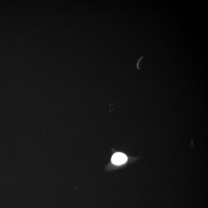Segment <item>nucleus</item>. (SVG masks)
Wrapping results in <instances>:
<instances>
[{
  "label": "nucleus",
  "instance_id": "1",
  "mask_svg": "<svg viewBox=\"0 0 208 208\" xmlns=\"http://www.w3.org/2000/svg\"><path fill=\"white\" fill-rule=\"evenodd\" d=\"M127 160L126 156L122 153H116L113 155L111 158L112 163L116 165L123 164L125 163Z\"/></svg>",
  "mask_w": 208,
  "mask_h": 208
}]
</instances>
